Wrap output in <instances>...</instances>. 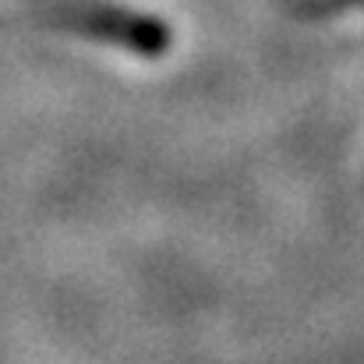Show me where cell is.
Listing matches in <instances>:
<instances>
[{
	"label": "cell",
	"instance_id": "1",
	"mask_svg": "<svg viewBox=\"0 0 364 364\" xmlns=\"http://www.w3.org/2000/svg\"><path fill=\"white\" fill-rule=\"evenodd\" d=\"M0 25L89 39L134 57H159L170 46V28L156 14L117 0H0Z\"/></svg>",
	"mask_w": 364,
	"mask_h": 364
}]
</instances>
